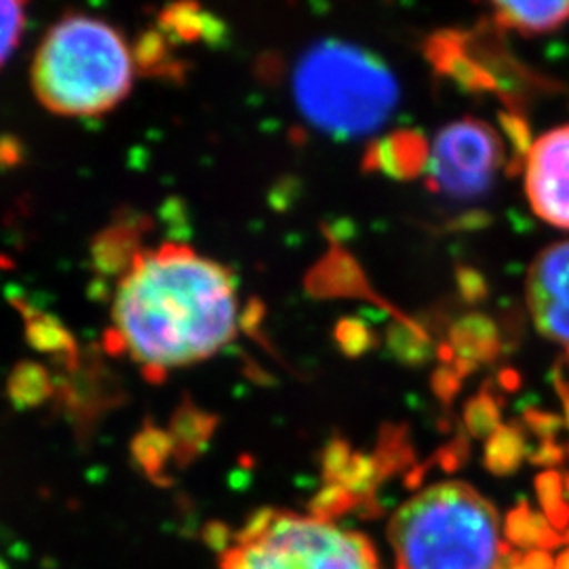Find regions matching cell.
Returning a JSON list of instances; mask_svg holds the SVG:
<instances>
[{"label":"cell","mask_w":569,"mask_h":569,"mask_svg":"<svg viewBox=\"0 0 569 569\" xmlns=\"http://www.w3.org/2000/svg\"><path fill=\"white\" fill-rule=\"evenodd\" d=\"M136 61L121 32L89 16H68L42 39L32 61L39 102L60 117H98L129 96Z\"/></svg>","instance_id":"obj_2"},{"label":"cell","mask_w":569,"mask_h":569,"mask_svg":"<svg viewBox=\"0 0 569 569\" xmlns=\"http://www.w3.org/2000/svg\"><path fill=\"white\" fill-rule=\"evenodd\" d=\"M456 281H458V289L462 293V298L467 300L468 305H477L481 300H486L488 296V283H486V277L472 268H458V274H456Z\"/></svg>","instance_id":"obj_19"},{"label":"cell","mask_w":569,"mask_h":569,"mask_svg":"<svg viewBox=\"0 0 569 569\" xmlns=\"http://www.w3.org/2000/svg\"><path fill=\"white\" fill-rule=\"evenodd\" d=\"M528 305L538 331L569 352V241L550 244L531 266Z\"/></svg>","instance_id":"obj_8"},{"label":"cell","mask_w":569,"mask_h":569,"mask_svg":"<svg viewBox=\"0 0 569 569\" xmlns=\"http://www.w3.org/2000/svg\"><path fill=\"white\" fill-rule=\"evenodd\" d=\"M220 569H378L363 533L326 517L258 512L226 549Z\"/></svg>","instance_id":"obj_5"},{"label":"cell","mask_w":569,"mask_h":569,"mask_svg":"<svg viewBox=\"0 0 569 569\" xmlns=\"http://www.w3.org/2000/svg\"><path fill=\"white\" fill-rule=\"evenodd\" d=\"M555 385H557V390H559V395H561V399H563V406H566V416H568L569 425V385L568 382H563L561 378H555Z\"/></svg>","instance_id":"obj_25"},{"label":"cell","mask_w":569,"mask_h":569,"mask_svg":"<svg viewBox=\"0 0 569 569\" xmlns=\"http://www.w3.org/2000/svg\"><path fill=\"white\" fill-rule=\"evenodd\" d=\"M432 385H435V390H437V395H439L441 399H449V397H453L456 390H458L460 376H458L456 371H451V369H439Z\"/></svg>","instance_id":"obj_22"},{"label":"cell","mask_w":569,"mask_h":569,"mask_svg":"<svg viewBox=\"0 0 569 569\" xmlns=\"http://www.w3.org/2000/svg\"><path fill=\"white\" fill-rule=\"evenodd\" d=\"M500 122H502V129H505L507 138L512 143V150H515V163L510 164V173H517V169L521 167V161L528 157L529 150L533 146L528 122L523 121L517 112H502Z\"/></svg>","instance_id":"obj_18"},{"label":"cell","mask_w":569,"mask_h":569,"mask_svg":"<svg viewBox=\"0 0 569 569\" xmlns=\"http://www.w3.org/2000/svg\"><path fill=\"white\" fill-rule=\"evenodd\" d=\"M293 96L306 121L348 140L378 131L399 103V82L385 61L352 42L312 44L293 72Z\"/></svg>","instance_id":"obj_4"},{"label":"cell","mask_w":569,"mask_h":569,"mask_svg":"<svg viewBox=\"0 0 569 569\" xmlns=\"http://www.w3.org/2000/svg\"><path fill=\"white\" fill-rule=\"evenodd\" d=\"M427 58L439 74H446L467 91L498 93L500 84L486 63L470 53L468 34L448 30L439 32L427 42Z\"/></svg>","instance_id":"obj_9"},{"label":"cell","mask_w":569,"mask_h":569,"mask_svg":"<svg viewBox=\"0 0 569 569\" xmlns=\"http://www.w3.org/2000/svg\"><path fill=\"white\" fill-rule=\"evenodd\" d=\"M465 420L475 437H489L500 428V407L489 392H481L468 403Z\"/></svg>","instance_id":"obj_16"},{"label":"cell","mask_w":569,"mask_h":569,"mask_svg":"<svg viewBox=\"0 0 569 569\" xmlns=\"http://www.w3.org/2000/svg\"><path fill=\"white\" fill-rule=\"evenodd\" d=\"M507 533L515 545H542V547L559 545V536H555L552 529L540 517L531 515L526 505L521 510L510 512Z\"/></svg>","instance_id":"obj_14"},{"label":"cell","mask_w":569,"mask_h":569,"mask_svg":"<svg viewBox=\"0 0 569 569\" xmlns=\"http://www.w3.org/2000/svg\"><path fill=\"white\" fill-rule=\"evenodd\" d=\"M526 456V441L517 427H500L489 437L486 449V467L498 475L507 477L521 467Z\"/></svg>","instance_id":"obj_13"},{"label":"cell","mask_w":569,"mask_h":569,"mask_svg":"<svg viewBox=\"0 0 569 569\" xmlns=\"http://www.w3.org/2000/svg\"><path fill=\"white\" fill-rule=\"evenodd\" d=\"M526 420H528L531 428H533L542 439H547V441H550V437H552V435L559 430V427H561V420H559L557 416H552V413H545V411H538V409H531V411H528Z\"/></svg>","instance_id":"obj_21"},{"label":"cell","mask_w":569,"mask_h":569,"mask_svg":"<svg viewBox=\"0 0 569 569\" xmlns=\"http://www.w3.org/2000/svg\"><path fill=\"white\" fill-rule=\"evenodd\" d=\"M112 321L117 340L143 367L192 366L234 340L237 284L220 262L164 243L133 258L117 287Z\"/></svg>","instance_id":"obj_1"},{"label":"cell","mask_w":569,"mask_h":569,"mask_svg":"<svg viewBox=\"0 0 569 569\" xmlns=\"http://www.w3.org/2000/svg\"><path fill=\"white\" fill-rule=\"evenodd\" d=\"M392 346L397 348L399 357H401L403 361H409V363H422V361L427 359V345H425V342H418V338H416L413 333L401 331L399 338H397V342H392Z\"/></svg>","instance_id":"obj_20"},{"label":"cell","mask_w":569,"mask_h":569,"mask_svg":"<svg viewBox=\"0 0 569 569\" xmlns=\"http://www.w3.org/2000/svg\"><path fill=\"white\" fill-rule=\"evenodd\" d=\"M536 488L540 493L542 507L549 512L552 526H557L559 529L566 528L569 523V510L561 502V479L555 472L552 475L547 472V475L538 477Z\"/></svg>","instance_id":"obj_17"},{"label":"cell","mask_w":569,"mask_h":569,"mask_svg":"<svg viewBox=\"0 0 569 569\" xmlns=\"http://www.w3.org/2000/svg\"><path fill=\"white\" fill-rule=\"evenodd\" d=\"M428 164V143L416 131H399L371 146L367 169L382 171L397 180L416 178Z\"/></svg>","instance_id":"obj_10"},{"label":"cell","mask_w":569,"mask_h":569,"mask_svg":"<svg viewBox=\"0 0 569 569\" xmlns=\"http://www.w3.org/2000/svg\"><path fill=\"white\" fill-rule=\"evenodd\" d=\"M496 18L523 34H545L569 21V0H489Z\"/></svg>","instance_id":"obj_11"},{"label":"cell","mask_w":569,"mask_h":569,"mask_svg":"<svg viewBox=\"0 0 569 569\" xmlns=\"http://www.w3.org/2000/svg\"><path fill=\"white\" fill-rule=\"evenodd\" d=\"M526 569H555V563L547 552H529L523 561Z\"/></svg>","instance_id":"obj_24"},{"label":"cell","mask_w":569,"mask_h":569,"mask_svg":"<svg viewBox=\"0 0 569 569\" xmlns=\"http://www.w3.org/2000/svg\"><path fill=\"white\" fill-rule=\"evenodd\" d=\"M526 186L536 216L569 230V124L533 142Z\"/></svg>","instance_id":"obj_7"},{"label":"cell","mask_w":569,"mask_h":569,"mask_svg":"<svg viewBox=\"0 0 569 569\" xmlns=\"http://www.w3.org/2000/svg\"><path fill=\"white\" fill-rule=\"evenodd\" d=\"M28 0H0V68L18 49L26 28Z\"/></svg>","instance_id":"obj_15"},{"label":"cell","mask_w":569,"mask_h":569,"mask_svg":"<svg viewBox=\"0 0 569 569\" xmlns=\"http://www.w3.org/2000/svg\"><path fill=\"white\" fill-rule=\"evenodd\" d=\"M397 569H498L500 519L467 483L446 481L407 500L390 521Z\"/></svg>","instance_id":"obj_3"},{"label":"cell","mask_w":569,"mask_h":569,"mask_svg":"<svg viewBox=\"0 0 569 569\" xmlns=\"http://www.w3.org/2000/svg\"><path fill=\"white\" fill-rule=\"evenodd\" d=\"M505 163V148L486 122H451L439 131L428 157V186L456 201H475L489 192Z\"/></svg>","instance_id":"obj_6"},{"label":"cell","mask_w":569,"mask_h":569,"mask_svg":"<svg viewBox=\"0 0 569 569\" xmlns=\"http://www.w3.org/2000/svg\"><path fill=\"white\" fill-rule=\"evenodd\" d=\"M449 346L458 352V361L477 366L479 361H491L500 352V336L491 319L475 312L451 326Z\"/></svg>","instance_id":"obj_12"},{"label":"cell","mask_w":569,"mask_h":569,"mask_svg":"<svg viewBox=\"0 0 569 569\" xmlns=\"http://www.w3.org/2000/svg\"><path fill=\"white\" fill-rule=\"evenodd\" d=\"M561 460H563V449L559 448L557 443H552V441H547L540 448V451L533 456V462H538V465H557Z\"/></svg>","instance_id":"obj_23"}]
</instances>
